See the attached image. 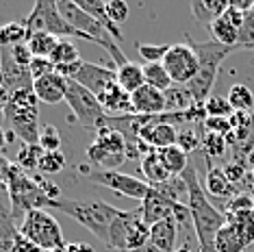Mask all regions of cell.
<instances>
[{
	"label": "cell",
	"mask_w": 254,
	"mask_h": 252,
	"mask_svg": "<svg viewBox=\"0 0 254 252\" xmlns=\"http://www.w3.org/2000/svg\"><path fill=\"white\" fill-rule=\"evenodd\" d=\"M200 137H202V133H198V128H191V126H183V128L178 130L176 146L181 148L185 154H193V152L200 148Z\"/></svg>",
	"instance_id": "cell-38"
},
{
	"label": "cell",
	"mask_w": 254,
	"mask_h": 252,
	"mask_svg": "<svg viewBox=\"0 0 254 252\" xmlns=\"http://www.w3.org/2000/svg\"><path fill=\"white\" fill-rule=\"evenodd\" d=\"M163 67L167 70L174 85H189L198 76L200 61H198L193 46L189 44V37H185V42L181 44L170 46V50H167V55L163 59Z\"/></svg>",
	"instance_id": "cell-11"
},
{
	"label": "cell",
	"mask_w": 254,
	"mask_h": 252,
	"mask_svg": "<svg viewBox=\"0 0 254 252\" xmlns=\"http://www.w3.org/2000/svg\"><path fill=\"white\" fill-rule=\"evenodd\" d=\"M152 189H157L161 196H165L174 204H187L189 202V191H187V185H185L183 176H172V179L165 181L163 185H157Z\"/></svg>",
	"instance_id": "cell-33"
},
{
	"label": "cell",
	"mask_w": 254,
	"mask_h": 252,
	"mask_svg": "<svg viewBox=\"0 0 254 252\" xmlns=\"http://www.w3.org/2000/svg\"><path fill=\"white\" fill-rule=\"evenodd\" d=\"M176 252H193V250H191V246H178Z\"/></svg>",
	"instance_id": "cell-54"
},
{
	"label": "cell",
	"mask_w": 254,
	"mask_h": 252,
	"mask_svg": "<svg viewBox=\"0 0 254 252\" xmlns=\"http://www.w3.org/2000/svg\"><path fill=\"white\" fill-rule=\"evenodd\" d=\"M244 20H246V13H239V11L228 4L226 13H224L222 18H217L209 28L213 35V42H219L224 46L235 48L237 39H239V31H241V26H244Z\"/></svg>",
	"instance_id": "cell-15"
},
{
	"label": "cell",
	"mask_w": 254,
	"mask_h": 252,
	"mask_svg": "<svg viewBox=\"0 0 254 252\" xmlns=\"http://www.w3.org/2000/svg\"><path fill=\"white\" fill-rule=\"evenodd\" d=\"M189 44L193 46L195 55H198V61H200V72L198 76L193 78L189 85L185 87L189 89V94L193 96L195 102H202L204 105L206 100L211 98V91L215 87V81H217V72L222 67L224 59H228L230 55H235V48L230 46H224L219 42H193L189 37Z\"/></svg>",
	"instance_id": "cell-3"
},
{
	"label": "cell",
	"mask_w": 254,
	"mask_h": 252,
	"mask_svg": "<svg viewBox=\"0 0 254 252\" xmlns=\"http://www.w3.org/2000/svg\"><path fill=\"white\" fill-rule=\"evenodd\" d=\"M50 61H53L55 67L57 65H67V63H76V61H80L78 48L74 46V42H70V39H59L53 57H50Z\"/></svg>",
	"instance_id": "cell-37"
},
{
	"label": "cell",
	"mask_w": 254,
	"mask_h": 252,
	"mask_svg": "<svg viewBox=\"0 0 254 252\" xmlns=\"http://www.w3.org/2000/svg\"><path fill=\"white\" fill-rule=\"evenodd\" d=\"M46 252H67V248L63 246V248H55V250H46Z\"/></svg>",
	"instance_id": "cell-55"
},
{
	"label": "cell",
	"mask_w": 254,
	"mask_h": 252,
	"mask_svg": "<svg viewBox=\"0 0 254 252\" xmlns=\"http://www.w3.org/2000/svg\"><path fill=\"white\" fill-rule=\"evenodd\" d=\"M13 161H9L4 154H0V185H7L9 176H11V170H13Z\"/></svg>",
	"instance_id": "cell-48"
},
{
	"label": "cell",
	"mask_w": 254,
	"mask_h": 252,
	"mask_svg": "<svg viewBox=\"0 0 254 252\" xmlns=\"http://www.w3.org/2000/svg\"><path fill=\"white\" fill-rule=\"evenodd\" d=\"M67 81V78H65ZM65 102L70 105L76 122L87 130H96L107 126L109 113L102 109V105L98 102V98L91 91H87L83 85H78L76 81H67L65 87Z\"/></svg>",
	"instance_id": "cell-9"
},
{
	"label": "cell",
	"mask_w": 254,
	"mask_h": 252,
	"mask_svg": "<svg viewBox=\"0 0 254 252\" xmlns=\"http://www.w3.org/2000/svg\"><path fill=\"white\" fill-rule=\"evenodd\" d=\"M7 133H4V128H2V126H0V152H2L4 150V148H7Z\"/></svg>",
	"instance_id": "cell-52"
},
{
	"label": "cell",
	"mask_w": 254,
	"mask_h": 252,
	"mask_svg": "<svg viewBox=\"0 0 254 252\" xmlns=\"http://www.w3.org/2000/svg\"><path fill=\"white\" fill-rule=\"evenodd\" d=\"M250 15H254V7H252V11H250Z\"/></svg>",
	"instance_id": "cell-56"
},
{
	"label": "cell",
	"mask_w": 254,
	"mask_h": 252,
	"mask_svg": "<svg viewBox=\"0 0 254 252\" xmlns=\"http://www.w3.org/2000/svg\"><path fill=\"white\" fill-rule=\"evenodd\" d=\"M200 150L204 154L206 161L213 163V159H219L224 157L228 150V139L222 135H215V133H206L202 130V137H200Z\"/></svg>",
	"instance_id": "cell-32"
},
{
	"label": "cell",
	"mask_w": 254,
	"mask_h": 252,
	"mask_svg": "<svg viewBox=\"0 0 254 252\" xmlns=\"http://www.w3.org/2000/svg\"><path fill=\"white\" fill-rule=\"evenodd\" d=\"M228 102L235 109V113H252L254 111V94L244 83H237L228 89Z\"/></svg>",
	"instance_id": "cell-30"
},
{
	"label": "cell",
	"mask_w": 254,
	"mask_h": 252,
	"mask_svg": "<svg viewBox=\"0 0 254 252\" xmlns=\"http://www.w3.org/2000/svg\"><path fill=\"white\" fill-rule=\"evenodd\" d=\"M204 191L206 196H213L217 200H224V202H228V200H233L237 193V187L233 183H228V179L224 176L222 168H217V165H213L211 161H206V176H204Z\"/></svg>",
	"instance_id": "cell-20"
},
{
	"label": "cell",
	"mask_w": 254,
	"mask_h": 252,
	"mask_svg": "<svg viewBox=\"0 0 254 252\" xmlns=\"http://www.w3.org/2000/svg\"><path fill=\"white\" fill-rule=\"evenodd\" d=\"M26 28L33 33H48L55 37H80L74 28L63 20V15L57 9V0H37L33 11L26 15L24 20Z\"/></svg>",
	"instance_id": "cell-10"
},
{
	"label": "cell",
	"mask_w": 254,
	"mask_h": 252,
	"mask_svg": "<svg viewBox=\"0 0 254 252\" xmlns=\"http://www.w3.org/2000/svg\"><path fill=\"white\" fill-rule=\"evenodd\" d=\"M204 109H206V116L209 118H226V120H230V116L235 113V109L230 107L228 98H224V96H211V98L204 102Z\"/></svg>",
	"instance_id": "cell-39"
},
{
	"label": "cell",
	"mask_w": 254,
	"mask_h": 252,
	"mask_svg": "<svg viewBox=\"0 0 254 252\" xmlns=\"http://www.w3.org/2000/svg\"><path fill=\"white\" fill-rule=\"evenodd\" d=\"M248 246L250 242H248L244 224L237 217H228L226 226L215 237V252H244Z\"/></svg>",
	"instance_id": "cell-17"
},
{
	"label": "cell",
	"mask_w": 254,
	"mask_h": 252,
	"mask_svg": "<svg viewBox=\"0 0 254 252\" xmlns=\"http://www.w3.org/2000/svg\"><path fill=\"white\" fill-rule=\"evenodd\" d=\"M31 37V31L24 22H7L0 26V48H13V46L26 44Z\"/></svg>",
	"instance_id": "cell-29"
},
{
	"label": "cell",
	"mask_w": 254,
	"mask_h": 252,
	"mask_svg": "<svg viewBox=\"0 0 254 252\" xmlns=\"http://www.w3.org/2000/svg\"><path fill=\"white\" fill-rule=\"evenodd\" d=\"M4 122L9 124L11 133L20 137L24 144L39 141V100L33 89L15 91L4 109Z\"/></svg>",
	"instance_id": "cell-5"
},
{
	"label": "cell",
	"mask_w": 254,
	"mask_h": 252,
	"mask_svg": "<svg viewBox=\"0 0 254 252\" xmlns=\"http://www.w3.org/2000/svg\"><path fill=\"white\" fill-rule=\"evenodd\" d=\"M20 233L24 235L28 242L35 244L42 252L67 246L63 242V233H61L59 222H57L46 209L28 211L24 215V220H22V224H20Z\"/></svg>",
	"instance_id": "cell-8"
},
{
	"label": "cell",
	"mask_w": 254,
	"mask_h": 252,
	"mask_svg": "<svg viewBox=\"0 0 254 252\" xmlns=\"http://www.w3.org/2000/svg\"><path fill=\"white\" fill-rule=\"evenodd\" d=\"M183 181L189 191V213H191L195 239H198V250L200 252H215V237L217 233L226 226L228 215L217 207H213L206 191L202 189V183L198 179V170L195 165L189 163L187 170L183 172Z\"/></svg>",
	"instance_id": "cell-1"
},
{
	"label": "cell",
	"mask_w": 254,
	"mask_h": 252,
	"mask_svg": "<svg viewBox=\"0 0 254 252\" xmlns=\"http://www.w3.org/2000/svg\"><path fill=\"white\" fill-rule=\"evenodd\" d=\"M202 130L222 135V137L228 139L230 133H233V126H230V120H226V118H206L204 124H202Z\"/></svg>",
	"instance_id": "cell-45"
},
{
	"label": "cell",
	"mask_w": 254,
	"mask_h": 252,
	"mask_svg": "<svg viewBox=\"0 0 254 252\" xmlns=\"http://www.w3.org/2000/svg\"><path fill=\"white\" fill-rule=\"evenodd\" d=\"M139 211H141L143 222H146L148 226H152L161 220L174 217V202H170L165 196H161L157 189L150 187V191H148V196L143 198Z\"/></svg>",
	"instance_id": "cell-19"
},
{
	"label": "cell",
	"mask_w": 254,
	"mask_h": 252,
	"mask_svg": "<svg viewBox=\"0 0 254 252\" xmlns=\"http://www.w3.org/2000/svg\"><path fill=\"white\" fill-rule=\"evenodd\" d=\"M85 179L94 185H100V187H107L111 191L120 193L124 198H130V200H141L148 196L150 191V185L143 179H137L132 174H124L120 170H94V172H87Z\"/></svg>",
	"instance_id": "cell-12"
},
{
	"label": "cell",
	"mask_w": 254,
	"mask_h": 252,
	"mask_svg": "<svg viewBox=\"0 0 254 252\" xmlns=\"http://www.w3.org/2000/svg\"><path fill=\"white\" fill-rule=\"evenodd\" d=\"M161 161H163L165 170L170 172L172 176H181L189 165V154H185L178 146H170V148H163V150H157Z\"/></svg>",
	"instance_id": "cell-31"
},
{
	"label": "cell",
	"mask_w": 254,
	"mask_h": 252,
	"mask_svg": "<svg viewBox=\"0 0 254 252\" xmlns=\"http://www.w3.org/2000/svg\"><path fill=\"white\" fill-rule=\"evenodd\" d=\"M167 50V44H137V53L146 63H163Z\"/></svg>",
	"instance_id": "cell-41"
},
{
	"label": "cell",
	"mask_w": 254,
	"mask_h": 252,
	"mask_svg": "<svg viewBox=\"0 0 254 252\" xmlns=\"http://www.w3.org/2000/svg\"><path fill=\"white\" fill-rule=\"evenodd\" d=\"M11 55H13V59L18 61L22 67H28L31 65V61H33V53H31V48H28L26 44L13 46V48H11Z\"/></svg>",
	"instance_id": "cell-47"
},
{
	"label": "cell",
	"mask_w": 254,
	"mask_h": 252,
	"mask_svg": "<svg viewBox=\"0 0 254 252\" xmlns=\"http://www.w3.org/2000/svg\"><path fill=\"white\" fill-rule=\"evenodd\" d=\"M57 9H59V13L63 15V20H65L67 24L80 35V39H87V42H91V44L102 46V48L113 57L115 67L128 63L126 55L120 50V44L113 39L111 33H109L98 20L91 18L89 13H85L74 0H57Z\"/></svg>",
	"instance_id": "cell-4"
},
{
	"label": "cell",
	"mask_w": 254,
	"mask_h": 252,
	"mask_svg": "<svg viewBox=\"0 0 254 252\" xmlns=\"http://www.w3.org/2000/svg\"><path fill=\"white\" fill-rule=\"evenodd\" d=\"M128 15H130V9L124 0H109L107 2V18L111 20L115 26L124 24V22L128 20Z\"/></svg>",
	"instance_id": "cell-44"
},
{
	"label": "cell",
	"mask_w": 254,
	"mask_h": 252,
	"mask_svg": "<svg viewBox=\"0 0 254 252\" xmlns=\"http://www.w3.org/2000/svg\"><path fill=\"white\" fill-rule=\"evenodd\" d=\"M115 81L122 87L126 94H135L139 87L146 85V78H143V65L139 63H124V65L115 67Z\"/></svg>",
	"instance_id": "cell-26"
},
{
	"label": "cell",
	"mask_w": 254,
	"mask_h": 252,
	"mask_svg": "<svg viewBox=\"0 0 254 252\" xmlns=\"http://www.w3.org/2000/svg\"><path fill=\"white\" fill-rule=\"evenodd\" d=\"M241 50H254V15L246 13L244 26L239 31V39H237L235 53H241Z\"/></svg>",
	"instance_id": "cell-42"
},
{
	"label": "cell",
	"mask_w": 254,
	"mask_h": 252,
	"mask_svg": "<svg viewBox=\"0 0 254 252\" xmlns=\"http://www.w3.org/2000/svg\"><path fill=\"white\" fill-rule=\"evenodd\" d=\"M39 148H42L44 152H57L61 150V135L59 130L55 128L53 124H44L42 126V133H39Z\"/></svg>",
	"instance_id": "cell-40"
},
{
	"label": "cell",
	"mask_w": 254,
	"mask_h": 252,
	"mask_svg": "<svg viewBox=\"0 0 254 252\" xmlns=\"http://www.w3.org/2000/svg\"><path fill=\"white\" fill-rule=\"evenodd\" d=\"M132 252H161V250H157L152 244H148V246H143V248H139V250H132Z\"/></svg>",
	"instance_id": "cell-53"
},
{
	"label": "cell",
	"mask_w": 254,
	"mask_h": 252,
	"mask_svg": "<svg viewBox=\"0 0 254 252\" xmlns=\"http://www.w3.org/2000/svg\"><path fill=\"white\" fill-rule=\"evenodd\" d=\"M67 252H96L94 248H91L89 244H85V242H76V244H67L65 246Z\"/></svg>",
	"instance_id": "cell-50"
},
{
	"label": "cell",
	"mask_w": 254,
	"mask_h": 252,
	"mask_svg": "<svg viewBox=\"0 0 254 252\" xmlns=\"http://www.w3.org/2000/svg\"><path fill=\"white\" fill-rule=\"evenodd\" d=\"M65 87H67V81L59 76L57 72L33 83V91H35L37 100L46 102V105H57V102L65 100Z\"/></svg>",
	"instance_id": "cell-23"
},
{
	"label": "cell",
	"mask_w": 254,
	"mask_h": 252,
	"mask_svg": "<svg viewBox=\"0 0 254 252\" xmlns=\"http://www.w3.org/2000/svg\"><path fill=\"white\" fill-rule=\"evenodd\" d=\"M191 105L195 100L185 85H174L165 91V113H185Z\"/></svg>",
	"instance_id": "cell-28"
},
{
	"label": "cell",
	"mask_w": 254,
	"mask_h": 252,
	"mask_svg": "<svg viewBox=\"0 0 254 252\" xmlns=\"http://www.w3.org/2000/svg\"><path fill=\"white\" fill-rule=\"evenodd\" d=\"M63 168H65V154L61 150L44 152L42 161H39V172H42V174H59Z\"/></svg>",
	"instance_id": "cell-43"
},
{
	"label": "cell",
	"mask_w": 254,
	"mask_h": 252,
	"mask_svg": "<svg viewBox=\"0 0 254 252\" xmlns=\"http://www.w3.org/2000/svg\"><path fill=\"white\" fill-rule=\"evenodd\" d=\"M143 78H146V85L159 91H167L170 87H174V83H172L163 63H146L143 65Z\"/></svg>",
	"instance_id": "cell-34"
},
{
	"label": "cell",
	"mask_w": 254,
	"mask_h": 252,
	"mask_svg": "<svg viewBox=\"0 0 254 252\" xmlns=\"http://www.w3.org/2000/svg\"><path fill=\"white\" fill-rule=\"evenodd\" d=\"M7 193H9V204H11L9 209L15 222L20 217L24 220L28 211L46 209L50 202L46 198L44 189L35 181V174H28V172L18 168V165H13V170H11V176L7 181Z\"/></svg>",
	"instance_id": "cell-6"
},
{
	"label": "cell",
	"mask_w": 254,
	"mask_h": 252,
	"mask_svg": "<svg viewBox=\"0 0 254 252\" xmlns=\"http://www.w3.org/2000/svg\"><path fill=\"white\" fill-rule=\"evenodd\" d=\"M228 4H230L228 0H193L191 11H193V18L198 20V24L211 28L213 22L226 13Z\"/></svg>",
	"instance_id": "cell-25"
},
{
	"label": "cell",
	"mask_w": 254,
	"mask_h": 252,
	"mask_svg": "<svg viewBox=\"0 0 254 252\" xmlns=\"http://www.w3.org/2000/svg\"><path fill=\"white\" fill-rule=\"evenodd\" d=\"M48 209H57L61 213H65L67 217H72V220H76L80 226H85L91 235H96L105 246L109 242V228H111L113 220L120 213V209L102 202V200L59 198V200H50Z\"/></svg>",
	"instance_id": "cell-2"
},
{
	"label": "cell",
	"mask_w": 254,
	"mask_h": 252,
	"mask_svg": "<svg viewBox=\"0 0 254 252\" xmlns=\"http://www.w3.org/2000/svg\"><path fill=\"white\" fill-rule=\"evenodd\" d=\"M98 102L102 105V109L109 116H135V109L130 102V94L120 87L118 83H113L111 87H107L98 96Z\"/></svg>",
	"instance_id": "cell-22"
},
{
	"label": "cell",
	"mask_w": 254,
	"mask_h": 252,
	"mask_svg": "<svg viewBox=\"0 0 254 252\" xmlns=\"http://www.w3.org/2000/svg\"><path fill=\"white\" fill-rule=\"evenodd\" d=\"M178 224L174 217L161 220L150 226V244L161 252H176L178 250Z\"/></svg>",
	"instance_id": "cell-21"
},
{
	"label": "cell",
	"mask_w": 254,
	"mask_h": 252,
	"mask_svg": "<svg viewBox=\"0 0 254 252\" xmlns=\"http://www.w3.org/2000/svg\"><path fill=\"white\" fill-rule=\"evenodd\" d=\"M74 2H76L78 7L85 11V13H89L94 20L100 22V24L113 35L115 42L122 44L124 37H122V31H120V26H115L113 22L107 18V2H102V0H74Z\"/></svg>",
	"instance_id": "cell-27"
},
{
	"label": "cell",
	"mask_w": 254,
	"mask_h": 252,
	"mask_svg": "<svg viewBox=\"0 0 254 252\" xmlns=\"http://www.w3.org/2000/svg\"><path fill=\"white\" fill-rule=\"evenodd\" d=\"M28 72H31L33 83H35V81H39V78L53 74L55 72V65H53V61H50V59H44V57H33L31 65H28Z\"/></svg>",
	"instance_id": "cell-46"
},
{
	"label": "cell",
	"mask_w": 254,
	"mask_h": 252,
	"mask_svg": "<svg viewBox=\"0 0 254 252\" xmlns=\"http://www.w3.org/2000/svg\"><path fill=\"white\" fill-rule=\"evenodd\" d=\"M87 161L98 165V170H118L126 161V139L120 130L102 126L96 130L94 141L87 148Z\"/></svg>",
	"instance_id": "cell-7"
},
{
	"label": "cell",
	"mask_w": 254,
	"mask_h": 252,
	"mask_svg": "<svg viewBox=\"0 0 254 252\" xmlns=\"http://www.w3.org/2000/svg\"><path fill=\"white\" fill-rule=\"evenodd\" d=\"M57 44H59V37L48 35V33H33L26 42L33 57H44V59H50V57H53Z\"/></svg>",
	"instance_id": "cell-35"
},
{
	"label": "cell",
	"mask_w": 254,
	"mask_h": 252,
	"mask_svg": "<svg viewBox=\"0 0 254 252\" xmlns=\"http://www.w3.org/2000/svg\"><path fill=\"white\" fill-rule=\"evenodd\" d=\"M130 102L135 116H161L165 113V91H159L150 85H143L130 94Z\"/></svg>",
	"instance_id": "cell-18"
},
{
	"label": "cell",
	"mask_w": 254,
	"mask_h": 252,
	"mask_svg": "<svg viewBox=\"0 0 254 252\" xmlns=\"http://www.w3.org/2000/svg\"><path fill=\"white\" fill-rule=\"evenodd\" d=\"M0 252H42L20 233L11 209H4L2 204H0Z\"/></svg>",
	"instance_id": "cell-13"
},
{
	"label": "cell",
	"mask_w": 254,
	"mask_h": 252,
	"mask_svg": "<svg viewBox=\"0 0 254 252\" xmlns=\"http://www.w3.org/2000/svg\"><path fill=\"white\" fill-rule=\"evenodd\" d=\"M72 81H76L78 85H83V87L87 91H91L96 98L107 87H111L113 83H118V81H115V70L96 65V63H83V67H80L78 74L72 78Z\"/></svg>",
	"instance_id": "cell-16"
},
{
	"label": "cell",
	"mask_w": 254,
	"mask_h": 252,
	"mask_svg": "<svg viewBox=\"0 0 254 252\" xmlns=\"http://www.w3.org/2000/svg\"><path fill=\"white\" fill-rule=\"evenodd\" d=\"M0 72H2V83L9 89V94L15 91L33 89V76L28 67H22L11 55V48H0Z\"/></svg>",
	"instance_id": "cell-14"
},
{
	"label": "cell",
	"mask_w": 254,
	"mask_h": 252,
	"mask_svg": "<svg viewBox=\"0 0 254 252\" xmlns=\"http://www.w3.org/2000/svg\"><path fill=\"white\" fill-rule=\"evenodd\" d=\"M230 7L237 9L239 13H250L254 7V0H230Z\"/></svg>",
	"instance_id": "cell-49"
},
{
	"label": "cell",
	"mask_w": 254,
	"mask_h": 252,
	"mask_svg": "<svg viewBox=\"0 0 254 252\" xmlns=\"http://www.w3.org/2000/svg\"><path fill=\"white\" fill-rule=\"evenodd\" d=\"M139 168H141L143 181H146L150 187L163 185L165 181L172 179V174L165 170V165H163V161H161V157H159L157 150H150L148 154H143L141 161H139Z\"/></svg>",
	"instance_id": "cell-24"
},
{
	"label": "cell",
	"mask_w": 254,
	"mask_h": 252,
	"mask_svg": "<svg viewBox=\"0 0 254 252\" xmlns=\"http://www.w3.org/2000/svg\"><path fill=\"white\" fill-rule=\"evenodd\" d=\"M9 100H11L9 89H7V87H0V113H4V109H7Z\"/></svg>",
	"instance_id": "cell-51"
},
{
	"label": "cell",
	"mask_w": 254,
	"mask_h": 252,
	"mask_svg": "<svg viewBox=\"0 0 254 252\" xmlns=\"http://www.w3.org/2000/svg\"><path fill=\"white\" fill-rule=\"evenodd\" d=\"M42 157H44V150L39 148V144H22L20 152H18V159H15V165L31 174L33 170H39Z\"/></svg>",
	"instance_id": "cell-36"
}]
</instances>
